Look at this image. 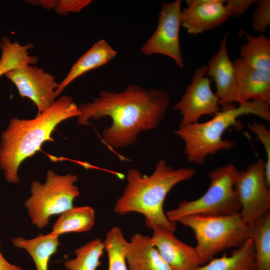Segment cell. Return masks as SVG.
<instances>
[{"label":"cell","instance_id":"18","mask_svg":"<svg viewBox=\"0 0 270 270\" xmlns=\"http://www.w3.org/2000/svg\"><path fill=\"white\" fill-rule=\"evenodd\" d=\"M254 244L250 238L239 247L233 249L230 255L224 252L218 258H213L194 270H256Z\"/></svg>","mask_w":270,"mask_h":270},{"label":"cell","instance_id":"9","mask_svg":"<svg viewBox=\"0 0 270 270\" xmlns=\"http://www.w3.org/2000/svg\"><path fill=\"white\" fill-rule=\"evenodd\" d=\"M181 4L180 0L162 3L157 28L140 50L146 56L161 54L168 56L172 58L178 67L183 68L184 60L180 42Z\"/></svg>","mask_w":270,"mask_h":270},{"label":"cell","instance_id":"11","mask_svg":"<svg viewBox=\"0 0 270 270\" xmlns=\"http://www.w3.org/2000/svg\"><path fill=\"white\" fill-rule=\"evenodd\" d=\"M4 76L15 85L22 98L33 102L38 109L37 115L56 99V91L59 82L42 68L26 64L8 72Z\"/></svg>","mask_w":270,"mask_h":270},{"label":"cell","instance_id":"23","mask_svg":"<svg viewBox=\"0 0 270 270\" xmlns=\"http://www.w3.org/2000/svg\"><path fill=\"white\" fill-rule=\"evenodd\" d=\"M246 43L240 48V58L256 68L270 71V39L262 34L257 36L245 34Z\"/></svg>","mask_w":270,"mask_h":270},{"label":"cell","instance_id":"19","mask_svg":"<svg viewBox=\"0 0 270 270\" xmlns=\"http://www.w3.org/2000/svg\"><path fill=\"white\" fill-rule=\"evenodd\" d=\"M17 248L24 249L30 255L35 264L36 270H48V264L51 256L58 250L60 244L58 236L48 234H40L30 240L18 236L12 240Z\"/></svg>","mask_w":270,"mask_h":270},{"label":"cell","instance_id":"7","mask_svg":"<svg viewBox=\"0 0 270 270\" xmlns=\"http://www.w3.org/2000/svg\"><path fill=\"white\" fill-rule=\"evenodd\" d=\"M77 180L76 174L60 176L50 170L44 184L32 182V196L24 202L32 224L42 229L48 224L51 216L72 208L74 200L80 194L74 184Z\"/></svg>","mask_w":270,"mask_h":270},{"label":"cell","instance_id":"3","mask_svg":"<svg viewBox=\"0 0 270 270\" xmlns=\"http://www.w3.org/2000/svg\"><path fill=\"white\" fill-rule=\"evenodd\" d=\"M195 174L196 170L192 168L174 169L164 158L157 162L150 176L132 168L126 174L127 184L116 202L114 212L120 215L140 214L145 217L147 228L160 226L174 232L176 225L164 212V200L175 186L192 178Z\"/></svg>","mask_w":270,"mask_h":270},{"label":"cell","instance_id":"5","mask_svg":"<svg viewBox=\"0 0 270 270\" xmlns=\"http://www.w3.org/2000/svg\"><path fill=\"white\" fill-rule=\"evenodd\" d=\"M178 222L193 231L200 265L220 252L239 247L248 238V224L239 212L222 216H188Z\"/></svg>","mask_w":270,"mask_h":270},{"label":"cell","instance_id":"12","mask_svg":"<svg viewBox=\"0 0 270 270\" xmlns=\"http://www.w3.org/2000/svg\"><path fill=\"white\" fill-rule=\"evenodd\" d=\"M227 35L224 34L218 50L208 60L206 76H210L214 82L216 94L219 100L221 109L234 106L239 104L237 82L234 62L228 52Z\"/></svg>","mask_w":270,"mask_h":270},{"label":"cell","instance_id":"2","mask_svg":"<svg viewBox=\"0 0 270 270\" xmlns=\"http://www.w3.org/2000/svg\"><path fill=\"white\" fill-rule=\"evenodd\" d=\"M80 114L78 106L72 98L63 95L34 118L10 119L0 142V169L6 180L18 183L22 162L34 155L46 142H54L52 134L58 124Z\"/></svg>","mask_w":270,"mask_h":270},{"label":"cell","instance_id":"26","mask_svg":"<svg viewBox=\"0 0 270 270\" xmlns=\"http://www.w3.org/2000/svg\"><path fill=\"white\" fill-rule=\"evenodd\" d=\"M92 0H27L32 5L46 10H54L58 14L66 16L70 12H80L89 6Z\"/></svg>","mask_w":270,"mask_h":270},{"label":"cell","instance_id":"20","mask_svg":"<svg viewBox=\"0 0 270 270\" xmlns=\"http://www.w3.org/2000/svg\"><path fill=\"white\" fill-rule=\"evenodd\" d=\"M95 222V211L90 206H73L60 214L52 226L51 235L90 230Z\"/></svg>","mask_w":270,"mask_h":270},{"label":"cell","instance_id":"15","mask_svg":"<svg viewBox=\"0 0 270 270\" xmlns=\"http://www.w3.org/2000/svg\"><path fill=\"white\" fill-rule=\"evenodd\" d=\"M233 62L239 104L256 100L270 104V71L252 67L240 58Z\"/></svg>","mask_w":270,"mask_h":270},{"label":"cell","instance_id":"21","mask_svg":"<svg viewBox=\"0 0 270 270\" xmlns=\"http://www.w3.org/2000/svg\"><path fill=\"white\" fill-rule=\"evenodd\" d=\"M34 48L32 43L22 45L6 36H2L0 40V77L16 68L36 64L38 58L30 54V50Z\"/></svg>","mask_w":270,"mask_h":270},{"label":"cell","instance_id":"10","mask_svg":"<svg viewBox=\"0 0 270 270\" xmlns=\"http://www.w3.org/2000/svg\"><path fill=\"white\" fill-rule=\"evenodd\" d=\"M207 71L206 65L196 70L191 83L173 108L182 116L180 126L197 123L202 116H214L221 110L218 98L212 90L210 80L206 76Z\"/></svg>","mask_w":270,"mask_h":270},{"label":"cell","instance_id":"13","mask_svg":"<svg viewBox=\"0 0 270 270\" xmlns=\"http://www.w3.org/2000/svg\"><path fill=\"white\" fill-rule=\"evenodd\" d=\"M224 0H187L182 11V26L192 34H201L224 24L231 16Z\"/></svg>","mask_w":270,"mask_h":270},{"label":"cell","instance_id":"24","mask_svg":"<svg viewBox=\"0 0 270 270\" xmlns=\"http://www.w3.org/2000/svg\"><path fill=\"white\" fill-rule=\"evenodd\" d=\"M104 252V241L96 238L76 248V258L65 262L64 265L68 270H96L102 264L100 258Z\"/></svg>","mask_w":270,"mask_h":270},{"label":"cell","instance_id":"17","mask_svg":"<svg viewBox=\"0 0 270 270\" xmlns=\"http://www.w3.org/2000/svg\"><path fill=\"white\" fill-rule=\"evenodd\" d=\"M116 54V51L106 40L96 42L72 65L65 78L59 82L56 91V96L78 77L106 64Z\"/></svg>","mask_w":270,"mask_h":270},{"label":"cell","instance_id":"14","mask_svg":"<svg viewBox=\"0 0 270 270\" xmlns=\"http://www.w3.org/2000/svg\"><path fill=\"white\" fill-rule=\"evenodd\" d=\"M152 230L153 244L172 270H194L200 265L195 248L178 238L174 232L160 226Z\"/></svg>","mask_w":270,"mask_h":270},{"label":"cell","instance_id":"16","mask_svg":"<svg viewBox=\"0 0 270 270\" xmlns=\"http://www.w3.org/2000/svg\"><path fill=\"white\" fill-rule=\"evenodd\" d=\"M128 270H172L153 244L150 236L136 233L128 241L126 256Z\"/></svg>","mask_w":270,"mask_h":270},{"label":"cell","instance_id":"27","mask_svg":"<svg viewBox=\"0 0 270 270\" xmlns=\"http://www.w3.org/2000/svg\"><path fill=\"white\" fill-rule=\"evenodd\" d=\"M248 128L262 142L266 154V160L264 162L265 178L268 186H270V131L266 126L256 122L248 125Z\"/></svg>","mask_w":270,"mask_h":270},{"label":"cell","instance_id":"8","mask_svg":"<svg viewBox=\"0 0 270 270\" xmlns=\"http://www.w3.org/2000/svg\"><path fill=\"white\" fill-rule=\"evenodd\" d=\"M234 188L240 204L242 219L251 224L270 209V190L264 173V162L259 158L238 172Z\"/></svg>","mask_w":270,"mask_h":270},{"label":"cell","instance_id":"1","mask_svg":"<svg viewBox=\"0 0 270 270\" xmlns=\"http://www.w3.org/2000/svg\"><path fill=\"white\" fill-rule=\"evenodd\" d=\"M170 101L168 92L160 88L132 84L120 92L103 90L92 102L78 106L77 122L86 126L90 119L110 117L112 123L102 131L103 142L110 149L125 148L134 144L140 132L158 126Z\"/></svg>","mask_w":270,"mask_h":270},{"label":"cell","instance_id":"28","mask_svg":"<svg viewBox=\"0 0 270 270\" xmlns=\"http://www.w3.org/2000/svg\"><path fill=\"white\" fill-rule=\"evenodd\" d=\"M252 14V28L254 32L262 34L270 24V0H260Z\"/></svg>","mask_w":270,"mask_h":270},{"label":"cell","instance_id":"30","mask_svg":"<svg viewBox=\"0 0 270 270\" xmlns=\"http://www.w3.org/2000/svg\"><path fill=\"white\" fill-rule=\"evenodd\" d=\"M0 270H22V268L8 262L0 251Z\"/></svg>","mask_w":270,"mask_h":270},{"label":"cell","instance_id":"29","mask_svg":"<svg viewBox=\"0 0 270 270\" xmlns=\"http://www.w3.org/2000/svg\"><path fill=\"white\" fill-rule=\"evenodd\" d=\"M256 0H228L225 4L230 16L238 17L245 13L251 5L256 3Z\"/></svg>","mask_w":270,"mask_h":270},{"label":"cell","instance_id":"22","mask_svg":"<svg viewBox=\"0 0 270 270\" xmlns=\"http://www.w3.org/2000/svg\"><path fill=\"white\" fill-rule=\"evenodd\" d=\"M255 252L256 270H270V210L248 224Z\"/></svg>","mask_w":270,"mask_h":270},{"label":"cell","instance_id":"25","mask_svg":"<svg viewBox=\"0 0 270 270\" xmlns=\"http://www.w3.org/2000/svg\"><path fill=\"white\" fill-rule=\"evenodd\" d=\"M104 242L108 257V270H128L126 258L128 241L121 228L117 226L112 228Z\"/></svg>","mask_w":270,"mask_h":270},{"label":"cell","instance_id":"6","mask_svg":"<svg viewBox=\"0 0 270 270\" xmlns=\"http://www.w3.org/2000/svg\"><path fill=\"white\" fill-rule=\"evenodd\" d=\"M238 172L232 164L211 171L206 192L197 199L182 201L176 208L166 212L168 218L176 224L188 216H222L239 212L240 204L234 188Z\"/></svg>","mask_w":270,"mask_h":270},{"label":"cell","instance_id":"4","mask_svg":"<svg viewBox=\"0 0 270 270\" xmlns=\"http://www.w3.org/2000/svg\"><path fill=\"white\" fill-rule=\"evenodd\" d=\"M269 104L256 100L239 104L238 106L221 109L213 118L204 122L179 126L174 132L184 142V153L189 163L202 164L209 155L228 150L234 142L224 140L222 135L230 127H240L238 118L253 114L270 120Z\"/></svg>","mask_w":270,"mask_h":270}]
</instances>
